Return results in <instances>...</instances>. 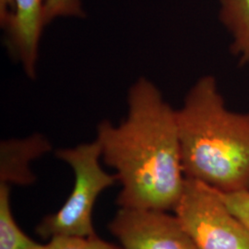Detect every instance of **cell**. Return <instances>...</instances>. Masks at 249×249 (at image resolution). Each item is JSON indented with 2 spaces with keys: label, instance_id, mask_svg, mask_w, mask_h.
Wrapping results in <instances>:
<instances>
[{
  "label": "cell",
  "instance_id": "52a82bcc",
  "mask_svg": "<svg viewBox=\"0 0 249 249\" xmlns=\"http://www.w3.org/2000/svg\"><path fill=\"white\" fill-rule=\"evenodd\" d=\"M51 150V143L41 134L1 142L0 184L22 187L35 184L36 177L31 169V162Z\"/></svg>",
  "mask_w": 249,
  "mask_h": 249
},
{
  "label": "cell",
  "instance_id": "30bf717a",
  "mask_svg": "<svg viewBox=\"0 0 249 249\" xmlns=\"http://www.w3.org/2000/svg\"><path fill=\"white\" fill-rule=\"evenodd\" d=\"M40 249H124L97 236L58 235L50 238Z\"/></svg>",
  "mask_w": 249,
  "mask_h": 249
},
{
  "label": "cell",
  "instance_id": "5b68a950",
  "mask_svg": "<svg viewBox=\"0 0 249 249\" xmlns=\"http://www.w3.org/2000/svg\"><path fill=\"white\" fill-rule=\"evenodd\" d=\"M166 212L120 208L108 228L124 249H198L177 215Z\"/></svg>",
  "mask_w": 249,
  "mask_h": 249
},
{
  "label": "cell",
  "instance_id": "9c48e42d",
  "mask_svg": "<svg viewBox=\"0 0 249 249\" xmlns=\"http://www.w3.org/2000/svg\"><path fill=\"white\" fill-rule=\"evenodd\" d=\"M42 246L18 227L12 213L9 186L0 184V249H40Z\"/></svg>",
  "mask_w": 249,
  "mask_h": 249
},
{
  "label": "cell",
  "instance_id": "7c38bea8",
  "mask_svg": "<svg viewBox=\"0 0 249 249\" xmlns=\"http://www.w3.org/2000/svg\"><path fill=\"white\" fill-rule=\"evenodd\" d=\"M225 204L249 229V191L223 193L219 191Z\"/></svg>",
  "mask_w": 249,
  "mask_h": 249
},
{
  "label": "cell",
  "instance_id": "ba28073f",
  "mask_svg": "<svg viewBox=\"0 0 249 249\" xmlns=\"http://www.w3.org/2000/svg\"><path fill=\"white\" fill-rule=\"evenodd\" d=\"M219 19L231 37V53L249 65V0H218Z\"/></svg>",
  "mask_w": 249,
  "mask_h": 249
},
{
  "label": "cell",
  "instance_id": "6da1fadb",
  "mask_svg": "<svg viewBox=\"0 0 249 249\" xmlns=\"http://www.w3.org/2000/svg\"><path fill=\"white\" fill-rule=\"evenodd\" d=\"M127 107L122 122L106 120L97 127L102 159L121 185L116 202L120 208L174 211L186 180L177 109L146 78L129 88Z\"/></svg>",
  "mask_w": 249,
  "mask_h": 249
},
{
  "label": "cell",
  "instance_id": "8fae6325",
  "mask_svg": "<svg viewBox=\"0 0 249 249\" xmlns=\"http://www.w3.org/2000/svg\"><path fill=\"white\" fill-rule=\"evenodd\" d=\"M60 17L84 18L85 12L80 0H46L45 24L48 25L54 18Z\"/></svg>",
  "mask_w": 249,
  "mask_h": 249
},
{
  "label": "cell",
  "instance_id": "277c9868",
  "mask_svg": "<svg viewBox=\"0 0 249 249\" xmlns=\"http://www.w3.org/2000/svg\"><path fill=\"white\" fill-rule=\"evenodd\" d=\"M175 213L198 249H249V229L219 190L186 178Z\"/></svg>",
  "mask_w": 249,
  "mask_h": 249
},
{
  "label": "cell",
  "instance_id": "8992f818",
  "mask_svg": "<svg viewBox=\"0 0 249 249\" xmlns=\"http://www.w3.org/2000/svg\"><path fill=\"white\" fill-rule=\"evenodd\" d=\"M13 3L12 15L4 27L7 45L27 77L35 79L39 43L45 27L46 0H13Z\"/></svg>",
  "mask_w": 249,
  "mask_h": 249
},
{
  "label": "cell",
  "instance_id": "4fadbf2b",
  "mask_svg": "<svg viewBox=\"0 0 249 249\" xmlns=\"http://www.w3.org/2000/svg\"><path fill=\"white\" fill-rule=\"evenodd\" d=\"M14 9L13 0H0V24L4 28L12 15Z\"/></svg>",
  "mask_w": 249,
  "mask_h": 249
},
{
  "label": "cell",
  "instance_id": "3957f363",
  "mask_svg": "<svg viewBox=\"0 0 249 249\" xmlns=\"http://www.w3.org/2000/svg\"><path fill=\"white\" fill-rule=\"evenodd\" d=\"M55 155L73 170L74 187L62 207L47 215L36 231L45 239L58 235H94L92 214L95 202L106 189L118 182V178L102 167V151L96 140L60 149Z\"/></svg>",
  "mask_w": 249,
  "mask_h": 249
},
{
  "label": "cell",
  "instance_id": "7a4b0ae2",
  "mask_svg": "<svg viewBox=\"0 0 249 249\" xmlns=\"http://www.w3.org/2000/svg\"><path fill=\"white\" fill-rule=\"evenodd\" d=\"M185 177L223 192L249 191V112L226 107L217 80H196L177 109Z\"/></svg>",
  "mask_w": 249,
  "mask_h": 249
}]
</instances>
